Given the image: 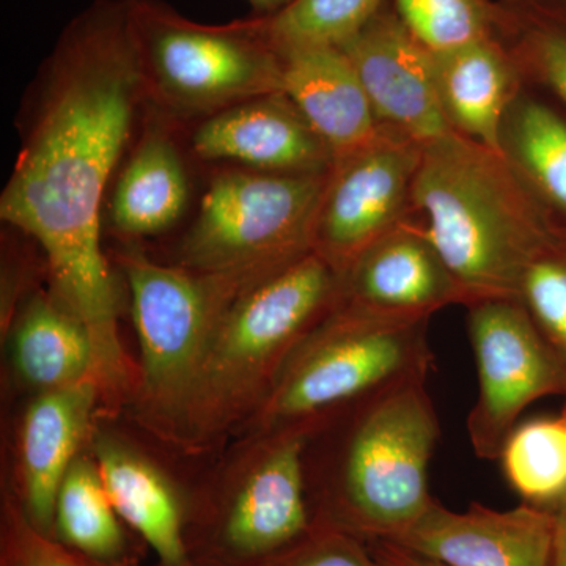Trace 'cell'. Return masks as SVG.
<instances>
[{"label":"cell","instance_id":"1","mask_svg":"<svg viewBox=\"0 0 566 566\" xmlns=\"http://www.w3.org/2000/svg\"><path fill=\"white\" fill-rule=\"evenodd\" d=\"M0 218L46 255L52 296L91 335L96 376L120 381L118 292L102 245L107 186L148 102L132 0H95L40 71Z\"/></svg>","mask_w":566,"mask_h":566},{"label":"cell","instance_id":"2","mask_svg":"<svg viewBox=\"0 0 566 566\" xmlns=\"http://www.w3.org/2000/svg\"><path fill=\"white\" fill-rule=\"evenodd\" d=\"M406 221L433 243L465 307L517 300L527 268L565 245L549 208L505 156L455 132L423 145Z\"/></svg>","mask_w":566,"mask_h":566},{"label":"cell","instance_id":"3","mask_svg":"<svg viewBox=\"0 0 566 566\" xmlns=\"http://www.w3.org/2000/svg\"><path fill=\"white\" fill-rule=\"evenodd\" d=\"M324 491L323 516L364 542L394 539L433 504L428 469L441 424L427 378L406 379L349 406Z\"/></svg>","mask_w":566,"mask_h":566},{"label":"cell","instance_id":"4","mask_svg":"<svg viewBox=\"0 0 566 566\" xmlns=\"http://www.w3.org/2000/svg\"><path fill=\"white\" fill-rule=\"evenodd\" d=\"M338 300L340 273L316 252L245 283L216 326L185 415L211 427L245 395L263 387L270 392L283 365Z\"/></svg>","mask_w":566,"mask_h":566},{"label":"cell","instance_id":"5","mask_svg":"<svg viewBox=\"0 0 566 566\" xmlns=\"http://www.w3.org/2000/svg\"><path fill=\"white\" fill-rule=\"evenodd\" d=\"M428 322L337 303L283 365L263 398L264 424L275 433L304 428L312 434L335 411L406 379L427 378L434 368Z\"/></svg>","mask_w":566,"mask_h":566},{"label":"cell","instance_id":"6","mask_svg":"<svg viewBox=\"0 0 566 566\" xmlns=\"http://www.w3.org/2000/svg\"><path fill=\"white\" fill-rule=\"evenodd\" d=\"M148 102L174 120H203L282 92V57L256 17L200 24L163 0H132Z\"/></svg>","mask_w":566,"mask_h":566},{"label":"cell","instance_id":"7","mask_svg":"<svg viewBox=\"0 0 566 566\" xmlns=\"http://www.w3.org/2000/svg\"><path fill=\"white\" fill-rule=\"evenodd\" d=\"M329 172L222 170L182 240L181 266L259 281L300 262L315 252L316 216Z\"/></svg>","mask_w":566,"mask_h":566},{"label":"cell","instance_id":"8","mask_svg":"<svg viewBox=\"0 0 566 566\" xmlns=\"http://www.w3.org/2000/svg\"><path fill=\"white\" fill-rule=\"evenodd\" d=\"M122 264L132 292L145 395L158 411L185 415L219 319L253 281L164 266L136 252L125 253Z\"/></svg>","mask_w":566,"mask_h":566},{"label":"cell","instance_id":"9","mask_svg":"<svg viewBox=\"0 0 566 566\" xmlns=\"http://www.w3.org/2000/svg\"><path fill=\"white\" fill-rule=\"evenodd\" d=\"M479 397L468 417L475 455L497 460L527 406L566 392V365L536 329L520 300L468 305Z\"/></svg>","mask_w":566,"mask_h":566},{"label":"cell","instance_id":"10","mask_svg":"<svg viewBox=\"0 0 566 566\" xmlns=\"http://www.w3.org/2000/svg\"><path fill=\"white\" fill-rule=\"evenodd\" d=\"M423 145L381 128L370 144L335 159L315 223V252L338 273L408 219Z\"/></svg>","mask_w":566,"mask_h":566},{"label":"cell","instance_id":"11","mask_svg":"<svg viewBox=\"0 0 566 566\" xmlns=\"http://www.w3.org/2000/svg\"><path fill=\"white\" fill-rule=\"evenodd\" d=\"M337 48L353 63L381 128L422 145L452 132L436 91L433 52L406 28L390 0Z\"/></svg>","mask_w":566,"mask_h":566},{"label":"cell","instance_id":"12","mask_svg":"<svg viewBox=\"0 0 566 566\" xmlns=\"http://www.w3.org/2000/svg\"><path fill=\"white\" fill-rule=\"evenodd\" d=\"M554 539L556 512L542 506L499 512L474 502L458 513L434 499L390 542L449 566H551Z\"/></svg>","mask_w":566,"mask_h":566},{"label":"cell","instance_id":"13","mask_svg":"<svg viewBox=\"0 0 566 566\" xmlns=\"http://www.w3.org/2000/svg\"><path fill=\"white\" fill-rule=\"evenodd\" d=\"M311 431H279L249 471L223 517L222 542L237 557L264 564L303 542L318 524L305 494Z\"/></svg>","mask_w":566,"mask_h":566},{"label":"cell","instance_id":"14","mask_svg":"<svg viewBox=\"0 0 566 566\" xmlns=\"http://www.w3.org/2000/svg\"><path fill=\"white\" fill-rule=\"evenodd\" d=\"M338 303L387 318L430 319L465 300L433 243L405 221L342 271Z\"/></svg>","mask_w":566,"mask_h":566},{"label":"cell","instance_id":"15","mask_svg":"<svg viewBox=\"0 0 566 566\" xmlns=\"http://www.w3.org/2000/svg\"><path fill=\"white\" fill-rule=\"evenodd\" d=\"M203 161L271 174H327L334 155L282 92L234 104L203 118L191 136Z\"/></svg>","mask_w":566,"mask_h":566},{"label":"cell","instance_id":"16","mask_svg":"<svg viewBox=\"0 0 566 566\" xmlns=\"http://www.w3.org/2000/svg\"><path fill=\"white\" fill-rule=\"evenodd\" d=\"M436 91L450 129L501 153L502 126L524 76L501 36L433 52Z\"/></svg>","mask_w":566,"mask_h":566},{"label":"cell","instance_id":"17","mask_svg":"<svg viewBox=\"0 0 566 566\" xmlns=\"http://www.w3.org/2000/svg\"><path fill=\"white\" fill-rule=\"evenodd\" d=\"M281 57L283 95L329 147L334 161L378 136L381 126L340 48H305Z\"/></svg>","mask_w":566,"mask_h":566},{"label":"cell","instance_id":"18","mask_svg":"<svg viewBox=\"0 0 566 566\" xmlns=\"http://www.w3.org/2000/svg\"><path fill=\"white\" fill-rule=\"evenodd\" d=\"M95 379L44 390L22 422L21 465L28 521L41 534L54 528L63 476L76 460L96 403Z\"/></svg>","mask_w":566,"mask_h":566},{"label":"cell","instance_id":"19","mask_svg":"<svg viewBox=\"0 0 566 566\" xmlns=\"http://www.w3.org/2000/svg\"><path fill=\"white\" fill-rule=\"evenodd\" d=\"M189 203V181L172 136L153 125L134 147L115 182L109 203L112 229L122 237L166 232Z\"/></svg>","mask_w":566,"mask_h":566},{"label":"cell","instance_id":"20","mask_svg":"<svg viewBox=\"0 0 566 566\" xmlns=\"http://www.w3.org/2000/svg\"><path fill=\"white\" fill-rule=\"evenodd\" d=\"M96 465L117 515L151 546L164 566H189L177 495L155 465L115 441L99 442Z\"/></svg>","mask_w":566,"mask_h":566},{"label":"cell","instance_id":"21","mask_svg":"<svg viewBox=\"0 0 566 566\" xmlns=\"http://www.w3.org/2000/svg\"><path fill=\"white\" fill-rule=\"evenodd\" d=\"M13 359L29 385L59 389L96 378L91 335L54 296L32 297L14 327Z\"/></svg>","mask_w":566,"mask_h":566},{"label":"cell","instance_id":"22","mask_svg":"<svg viewBox=\"0 0 566 566\" xmlns=\"http://www.w3.org/2000/svg\"><path fill=\"white\" fill-rule=\"evenodd\" d=\"M501 153L551 211L566 219V122L521 93L506 114Z\"/></svg>","mask_w":566,"mask_h":566},{"label":"cell","instance_id":"23","mask_svg":"<svg viewBox=\"0 0 566 566\" xmlns=\"http://www.w3.org/2000/svg\"><path fill=\"white\" fill-rule=\"evenodd\" d=\"M98 465L76 458L63 476L55 501L54 528L66 546L95 560H115L125 538Z\"/></svg>","mask_w":566,"mask_h":566},{"label":"cell","instance_id":"24","mask_svg":"<svg viewBox=\"0 0 566 566\" xmlns=\"http://www.w3.org/2000/svg\"><path fill=\"white\" fill-rule=\"evenodd\" d=\"M497 460L526 504L556 512L566 499V412L516 424Z\"/></svg>","mask_w":566,"mask_h":566},{"label":"cell","instance_id":"25","mask_svg":"<svg viewBox=\"0 0 566 566\" xmlns=\"http://www.w3.org/2000/svg\"><path fill=\"white\" fill-rule=\"evenodd\" d=\"M386 0H293L289 7L256 17L279 54L305 48L342 46L385 6Z\"/></svg>","mask_w":566,"mask_h":566},{"label":"cell","instance_id":"26","mask_svg":"<svg viewBox=\"0 0 566 566\" xmlns=\"http://www.w3.org/2000/svg\"><path fill=\"white\" fill-rule=\"evenodd\" d=\"M501 29L524 81L546 85L566 104V20L551 2L506 3Z\"/></svg>","mask_w":566,"mask_h":566},{"label":"cell","instance_id":"27","mask_svg":"<svg viewBox=\"0 0 566 566\" xmlns=\"http://www.w3.org/2000/svg\"><path fill=\"white\" fill-rule=\"evenodd\" d=\"M394 9L431 52H446L471 41L501 35L504 2L491 0H392Z\"/></svg>","mask_w":566,"mask_h":566},{"label":"cell","instance_id":"28","mask_svg":"<svg viewBox=\"0 0 566 566\" xmlns=\"http://www.w3.org/2000/svg\"><path fill=\"white\" fill-rule=\"evenodd\" d=\"M517 300L566 365V245L543 253L527 268Z\"/></svg>","mask_w":566,"mask_h":566},{"label":"cell","instance_id":"29","mask_svg":"<svg viewBox=\"0 0 566 566\" xmlns=\"http://www.w3.org/2000/svg\"><path fill=\"white\" fill-rule=\"evenodd\" d=\"M264 566H378L367 543L329 524L318 523L303 542Z\"/></svg>","mask_w":566,"mask_h":566},{"label":"cell","instance_id":"30","mask_svg":"<svg viewBox=\"0 0 566 566\" xmlns=\"http://www.w3.org/2000/svg\"><path fill=\"white\" fill-rule=\"evenodd\" d=\"M6 566H87L41 534L28 520L17 521L7 546Z\"/></svg>","mask_w":566,"mask_h":566},{"label":"cell","instance_id":"31","mask_svg":"<svg viewBox=\"0 0 566 566\" xmlns=\"http://www.w3.org/2000/svg\"><path fill=\"white\" fill-rule=\"evenodd\" d=\"M365 543L378 566H449L433 560V558L420 556L415 551L406 549L397 543L386 542V539Z\"/></svg>","mask_w":566,"mask_h":566},{"label":"cell","instance_id":"32","mask_svg":"<svg viewBox=\"0 0 566 566\" xmlns=\"http://www.w3.org/2000/svg\"><path fill=\"white\" fill-rule=\"evenodd\" d=\"M551 566H566V512H556V539H554Z\"/></svg>","mask_w":566,"mask_h":566},{"label":"cell","instance_id":"33","mask_svg":"<svg viewBox=\"0 0 566 566\" xmlns=\"http://www.w3.org/2000/svg\"><path fill=\"white\" fill-rule=\"evenodd\" d=\"M293 0H249L255 17H271L289 7Z\"/></svg>","mask_w":566,"mask_h":566},{"label":"cell","instance_id":"34","mask_svg":"<svg viewBox=\"0 0 566 566\" xmlns=\"http://www.w3.org/2000/svg\"><path fill=\"white\" fill-rule=\"evenodd\" d=\"M506 3H532V2H562L566 3V0H502Z\"/></svg>","mask_w":566,"mask_h":566},{"label":"cell","instance_id":"35","mask_svg":"<svg viewBox=\"0 0 566 566\" xmlns=\"http://www.w3.org/2000/svg\"><path fill=\"white\" fill-rule=\"evenodd\" d=\"M558 510H565V512H566V499L564 502H562L560 505H558V509L556 510V512H558Z\"/></svg>","mask_w":566,"mask_h":566}]
</instances>
